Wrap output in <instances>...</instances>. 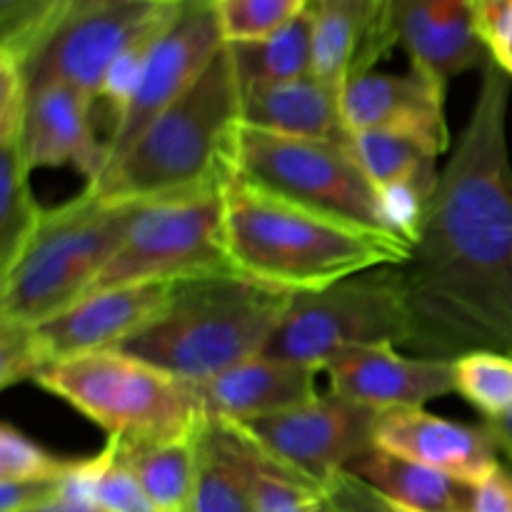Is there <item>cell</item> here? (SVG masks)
I'll use <instances>...</instances> for the list:
<instances>
[{
  "label": "cell",
  "instance_id": "obj_22",
  "mask_svg": "<svg viewBox=\"0 0 512 512\" xmlns=\"http://www.w3.org/2000/svg\"><path fill=\"white\" fill-rule=\"evenodd\" d=\"M195 453L193 512H255V443L240 425L205 415Z\"/></svg>",
  "mask_w": 512,
  "mask_h": 512
},
{
  "label": "cell",
  "instance_id": "obj_28",
  "mask_svg": "<svg viewBox=\"0 0 512 512\" xmlns=\"http://www.w3.org/2000/svg\"><path fill=\"white\" fill-rule=\"evenodd\" d=\"M73 485L108 512H165L145 493L128 465L120 460L118 448L108 440L103 453L90 460H75Z\"/></svg>",
  "mask_w": 512,
  "mask_h": 512
},
{
  "label": "cell",
  "instance_id": "obj_26",
  "mask_svg": "<svg viewBox=\"0 0 512 512\" xmlns=\"http://www.w3.org/2000/svg\"><path fill=\"white\" fill-rule=\"evenodd\" d=\"M353 150L378 190L413 185L433 198L438 188V158L443 150L425 138L403 130H363L353 133Z\"/></svg>",
  "mask_w": 512,
  "mask_h": 512
},
{
  "label": "cell",
  "instance_id": "obj_32",
  "mask_svg": "<svg viewBox=\"0 0 512 512\" xmlns=\"http://www.w3.org/2000/svg\"><path fill=\"white\" fill-rule=\"evenodd\" d=\"M75 460H60L38 443L5 423L0 428V480L58 478L73 468Z\"/></svg>",
  "mask_w": 512,
  "mask_h": 512
},
{
  "label": "cell",
  "instance_id": "obj_7",
  "mask_svg": "<svg viewBox=\"0 0 512 512\" xmlns=\"http://www.w3.org/2000/svg\"><path fill=\"white\" fill-rule=\"evenodd\" d=\"M233 175L250 188L373 233L395 235L383 195L368 178L350 143L285 138L240 125Z\"/></svg>",
  "mask_w": 512,
  "mask_h": 512
},
{
  "label": "cell",
  "instance_id": "obj_44",
  "mask_svg": "<svg viewBox=\"0 0 512 512\" xmlns=\"http://www.w3.org/2000/svg\"><path fill=\"white\" fill-rule=\"evenodd\" d=\"M380 3H383V5H388V8L393 10V0H380Z\"/></svg>",
  "mask_w": 512,
  "mask_h": 512
},
{
  "label": "cell",
  "instance_id": "obj_27",
  "mask_svg": "<svg viewBox=\"0 0 512 512\" xmlns=\"http://www.w3.org/2000/svg\"><path fill=\"white\" fill-rule=\"evenodd\" d=\"M30 173L20 140L0 143V278L13 268L43 223L45 210L33 198Z\"/></svg>",
  "mask_w": 512,
  "mask_h": 512
},
{
  "label": "cell",
  "instance_id": "obj_36",
  "mask_svg": "<svg viewBox=\"0 0 512 512\" xmlns=\"http://www.w3.org/2000/svg\"><path fill=\"white\" fill-rule=\"evenodd\" d=\"M73 468L65 475H58V478L0 480V512H28L58 500L65 493V488H68Z\"/></svg>",
  "mask_w": 512,
  "mask_h": 512
},
{
  "label": "cell",
  "instance_id": "obj_42",
  "mask_svg": "<svg viewBox=\"0 0 512 512\" xmlns=\"http://www.w3.org/2000/svg\"><path fill=\"white\" fill-rule=\"evenodd\" d=\"M485 428L490 430V435H493L495 445H498L500 453L505 455V458H510L512 463V413L508 418L503 420H495V423H485Z\"/></svg>",
  "mask_w": 512,
  "mask_h": 512
},
{
  "label": "cell",
  "instance_id": "obj_39",
  "mask_svg": "<svg viewBox=\"0 0 512 512\" xmlns=\"http://www.w3.org/2000/svg\"><path fill=\"white\" fill-rule=\"evenodd\" d=\"M470 512H512V470L500 465L488 480L475 485Z\"/></svg>",
  "mask_w": 512,
  "mask_h": 512
},
{
  "label": "cell",
  "instance_id": "obj_19",
  "mask_svg": "<svg viewBox=\"0 0 512 512\" xmlns=\"http://www.w3.org/2000/svg\"><path fill=\"white\" fill-rule=\"evenodd\" d=\"M320 370L293 360L255 355L203 383H190L208 418L250 423L258 418L300 408L318 398L315 378Z\"/></svg>",
  "mask_w": 512,
  "mask_h": 512
},
{
  "label": "cell",
  "instance_id": "obj_34",
  "mask_svg": "<svg viewBox=\"0 0 512 512\" xmlns=\"http://www.w3.org/2000/svg\"><path fill=\"white\" fill-rule=\"evenodd\" d=\"M45 368L30 325L0 320V388L35 380Z\"/></svg>",
  "mask_w": 512,
  "mask_h": 512
},
{
  "label": "cell",
  "instance_id": "obj_14",
  "mask_svg": "<svg viewBox=\"0 0 512 512\" xmlns=\"http://www.w3.org/2000/svg\"><path fill=\"white\" fill-rule=\"evenodd\" d=\"M330 393L368 408H423L435 398L455 393L453 360L413 358L403 355L398 345L375 343L353 345L328 360Z\"/></svg>",
  "mask_w": 512,
  "mask_h": 512
},
{
  "label": "cell",
  "instance_id": "obj_16",
  "mask_svg": "<svg viewBox=\"0 0 512 512\" xmlns=\"http://www.w3.org/2000/svg\"><path fill=\"white\" fill-rule=\"evenodd\" d=\"M375 448L428 465L473 488L500 468V450L485 423H453L425 408H395L380 413Z\"/></svg>",
  "mask_w": 512,
  "mask_h": 512
},
{
  "label": "cell",
  "instance_id": "obj_3",
  "mask_svg": "<svg viewBox=\"0 0 512 512\" xmlns=\"http://www.w3.org/2000/svg\"><path fill=\"white\" fill-rule=\"evenodd\" d=\"M240 108L243 90L225 45L193 88L155 118L128 153L85 190L113 205L218 193L233 178Z\"/></svg>",
  "mask_w": 512,
  "mask_h": 512
},
{
  "label": "cell",
  "instance_id": "obj_29",
  "mask_svg": "<svg viewBox=\"0 0 512 512\" xmlns=\"http://www.w3.org/2000/svg\"><path fill=\"white\" fill-rule=\"evenodd\" d=\"M455 393L473 405L485 423L512 413V355L473 350L453 360Z\"/></svg>",
  "mask_w": 512,
  "mask_h": 512
},
{
  "label": "cell",
  "instance_id": "obj_4",
  "mask_svg": "<svg viewBox=\"0 0 512 512\" xmlns=\"http://www.w3.org/2000/svg\"><path fill=\"white\" fill-rule=\"evenodd\" d=\"M288 303V293L235 273L183 280L163 313L115 350L185 383H203L263 353Z\"/></svg>",
  "mask_w": 512,
  "mask_h": 512
},
{
  "label": "cell",
  "instance_id": "obj_15",
  "mask_svg": "<svg viewBox=\"0 0 512 512\" xmlns=\"http://www.w3.org/2000/svg\"><path fill=\"white\" fill-rule=\"evenodd\" d=\"M445 88L448 83L438 75L413 63L403 75L370 70L345 85V123L350 133L380 128L420 135L445 153L450 143Z\"/></svg>",
  "mask_w": 512,
  "mask_h": 512
},
{
  "label": "cell",
  "instance_id": "obj_1",
  "mask_svg": "<svg viewBox=\"0 0 512 512\" xmlns=\"http://www.w3.org/2000/svg\"><path fill=\"white\" fill-rule=\"evenodd\" d=\"M510 80L493 60L483 68L468 125L440 170L410 258L398 265L408 348L420 358L512 355Z\"/></svg>",
  "mask_w": 512,
  "mask_h": 512
},
{
  "label": "cell",
  "instance_id": "obj_38",
  "mask_svg": "<svg viewBox=\"0 0 512 512\" xmlns=\"http://www.w3.org/2000/svg\"><path fill=\"white\" fill-rule=\"evenodd\" d=\"M128 3H155V0H58V3L53 5V10L48 13V18L43 20V25H40L28 58L40 48V45L45 43V40L50 38V35L55 33V30H60L63 25H68L70 20L80 18V15H85V13H93V10H103V8H113V5H128Z\"/></svg>",
  "mask_w": 512,
  "mask_h": 512
},
{
  "label": "cell",
  "instance_id": "obj_8",
  "mask_svg": "<svg viewBox=\"0 0 512 512\" xmlns=\"http://www.w3.org/2000/svg\"><path fill=\"white\" fill-rule=\"evenodd\" d=\"M410 318L398 265L375 268L313 293L290 295L283 320L263 355L310 365L325 363L353 345L393 343L408 348Z\"/></svg>",
  "mask_w": 512,
  "mask_h": 512
},
{
  "label": "cell",
  "instance_id": "obj_9",
  "mask_svg": "<svg viewBox=\"0 0 512 512\" xmlns=\"http://www.w3.org/2000/svg\"><path fill=\"white\" fill-rule=\"evenodd\" d=\"M230 273L235 268L225 248V200L218 190L138 205L123 243L88 295L123 285L183 283Z\"/></svg>",
  "mask_w": 512,
  "mask_h": 512
},
{
  "label": "cell",
  "instance_id": "obj_23",
  "mask_svg": "<svg viewBox=\"0 0 512 512\" xmlns=\"http://www.w3.org/2000/svg\"><path fill=\"white\" fill-rule=\"evenodd\" d=\"M348 473L403 512H470L473 505V485L383 448L368 450Z\"/></svg>",
  "mask_w": 512,
  "mask_h": 512
},
{
  "label": "cell",
  "instance_id": "obj_35",
  "mask_svg": "<svg viewBox=\"0 0 512 512\" xmlns=\"http://www.w3.org/2000/svg\"><path fill=\"white\" fill-rule=\"evenodd\" d=\"M25 108H28V83L18 60L0 53V143L20 140Z\"/></svg>",
  "mask_w": 512,
  "mask_h": 512
},
{
  "label": "cell",
  "instance_id": "obj_10",
  "mask_svg": "<svg viewBox=\"0 0 512 512\" xmlns=\"http://www.w3.org/2000/svg\"><path fill=\"white\" fill-rule=\"evenodd\" d=\"M180 8L183 0H155L113 5L70 20L20 63L28 90L65 83L98 100L110 68L130 48L158 38Z\"/></svg>",
  "mask_w": 512,
  "mask_h": 512
},
{
  "label": "cell",
  "instance_id": "obj_18",
  "mask_svg": "<svg viewBox=\"0 0 512 512\" xmlns=\"http://www.w3.org/2000/svg\"><path fill=\"white\" fill-rule=\"evenodd\" d=\"M393 25L410 63L443 83L490 63L478 0H393Z\"/></svg>",
  "mask_w": 512,
  "mask_h": 512
},
{
  "label": "cell",
  "instance_id": "obj_2",
  "mask_svg": "<svg viewBox=\"0 0 512 512\" xmlns=\"http://www.w3.org/2000/svg\"><path fill=\"white\" fill-rule=\"evenodd\" d=\"M225 248L240 278L278 293H313L353 275L403 265L395 235L338 223L233 178L223 188Z\"/></svg>",
  "mask_w": 512,
  "mask_h": 512
},
{
  "label": "cell",
  "instance_id": "obj_40",
  "mask_svg": "<svg viewBox=\"0 0 512 512\" xmlns=\"http://www.w3.org/2000/svg\"><path fill=\"white\" fill-rule=\"evenodd\" d=\"M485 45L490 50V60L512 78V0L500 8V13L485 28Z\"/></svg>",
  "mask_w": 512,
  "mask_h": 512
},
{
  "label": "cell",
  "instance_id": "obj_31",
  "mask_svg": "<svg viewBox=\"0 0 512 512\" xmlns=\"http://www.w3.org/2000/svg\"><path fill=\"white\" fill-rule=\"evenodd\" d=\"M308 0H215L225 43H250L273 35L300 15Z\"/></svg>",
  "mask_w": 512,
  "mask_h": 512
},
{
  "label": "cell",
  "instance_id": "obj_17",
  "mask_svg": "<svg viewBox=\"0 0 512 512\" xmlns=\"http://www.w3.org/2000/svg\"><path fill=\"white\" fill-rule=\"evenodd\" d=\"M95 100L73 85L48 83L28 90L20 148L28 168H60L70 165L85 175L88 185L103 175L108 145L98 143L93 133Z\"/></svg>",
  "mask_w": 512,
  "mask_h": 512
},
{
  "label": "cell",
  "instance_id": "obj_6",
  "mask_svg": "<svg viewBox=\"0 0 512 512\" xmlns=\"http://www.w3.org/2000/svg\"><path fill=\"white\" fill-rule=\"evenodd\" d=\"M33 383L123 443L193 435L205 418L193 385L120 350L55 360Z\"/></svg>",
  "mask_w": 512,
  "mask_h": 512
},
{
  "label": "cell",
  "instance_id": "obj_41",
  "mask_svg": "<svg viewBox=\"0 0 512 512\" xmlns=\"http://www.w3.org/2000/svg\"><path fill=\"white\" fill-rule=\"evenodd\" d=\"M28 512H108V510L100 508V505L95 503V500H90L83 490L75 488L73 480H68V488H65V493L60 495L58 500H53V503H45V505H40V508L28 510Z\"/></svg>",
  "mask_w": 512,
  "mask_h": 512
},
{
  "label": "cell",
  "instance_id": "obj_24",
  "mask_svg": "<svg viewBox=\"0 0 512 512\" xmlns=\"http://www.w3.org/2000/svg\"><path fill=\"white\" fill-rule=\"evenodd\" d=\"M240 90L250 93L313 73V15L308 5L273 35L250 43H225Z\"/></svg>",
  "mask_w": 512,
  "mask_h": 512
},
{
  "label": "cell",
  "instance_id": "obj_33",
  "mask_svg": "<svg viewBox=\"0 0 512 512\" xmlns=\"http://www.w3.org/2000/svg\"><path fill=\"white\" fill-rule=\"evenodd\" d=\"M55 3L58 0H0V53L23 63Z\"/></svg>",
  "mask_w": 512,
  "mask_h": 512
},
{
  "label": "cell",
  "instance_id": "obj_13",
  "mask_svg": "<svg viewBox=\"0 0 512 512\" xmlns=\"http://www.w3.org/2000/svg\"><path fill=\"white\" fill-rule=\"evenodd\" d=\"M178 283L123 285L90 293L45 323L33 325V338L45 365L73 355L115 350L153 323L173 298Z\"/></svg>",
  "mask_w": 512,
  "mask_h": 512
},
{
  "label": "cell",
  "instance_id": "obj_25",
  "mask_svg": "<svg viewBox=\"0 0 512 512\" xmlns=\"http://www.w3.org/2000/svg\"><path fill=\"white\" fill-rule=\"evenodd\" d=\"M195 433L170 440H143V443L108 440H113L120 460L128 465L130 473L138 478L160 510L193 512L195 470H198Z\"/></svg>",
  "mask_w": 512,
  "mask_h": 512
},
{
  "label": "cell",
  "instance_id": "obj_20",
  "mask_svg": "<svg viewBox=\"0 0 512 512\" xmlns=\"http://www.w3.org/2000/svg\"><path fill=\"white\" fill-rule=\"evenodd\" d=\"M313 15V73L345 85L370 73L398 45L393 10L380 0H308Z\"/></svg>",
  "mask_w": 512,
  "mask_h": 512
},
{
  "label": "cell",
  "instance_id": "obj_43",
  "mask_svg": "<svg viewBox=\"0 0 512 512\" xmlns=\"http://www.w3.org/2000/svg\"><path fill=\"white\" fill-rule=\"evenodd\" d=\"M508 3V0H478V20H480V33L485 40V28L490 25V20L500 13V8Z\"/></svg>",
  "mask_w": 512,
  "mask_h": 512
},
{
  "label": "cell",
  "instance_id": "obj_5",
  "mask_svg": "<svg viewBox=\"0 0 512 512\" xmlns=\"http://www.w3.org/2000/svg\"><path fill=\"white\" fill-rule=\"evenodd\" d=\"M138 205L103 203L83 190L45 210L38 233L0 278V320L40 325L78 303L128 233Z\"/></svg>",
  "mask_w": 512,
  "mask_h": 512
},
{
  "label": "cell",
  "instance_id": "obj_37",
  "mask_svg": "<svg viewBox=\"0 0 512 512\" xmlns=\"http://www.w3.org/2000/svg\"><path fill=\"white\" fill-rule=\"evenodd\" d=\"M333 495L338 512H403L395 505H390L383 495L375 493L370 485L358 480L355 475L343 473L333 485L328 488Z\"/></svg>",
  "mask_w": 512,
  "mask_h": 512
},
{
  "label": "cell",
  "instance_id": "obj_45",
  "mask_svg": "<svg viewBox=\"0 0 512 512\" xmlns=\"http://www.w3.org/2000/svg\"><path fill=\"white\" fill-rule=\"evenodd\" d=\"M213 3H215V0H213Z\"/></svg>",
  "mask_w": 512,
  "mask_h": 512
},
{
  "label": "cell",
  "instance_id": "obj_21",
  "mask_svg": "<svg viewBox=\"0 0 512 512\" xmlns=\"http://www.w3.org/2000/svg\"><path fill=\"white\" fill-rule=\"evenodd\" d=\"M343 90L315 73L290 83L250 90L243 93L240 125L285 138L350 143L353 133L345 123Z\"/></svg>",
  "mask_w": 512,
  "mask_h": 512
},
{
  "label": "cell",
  "instance_id": "obj_11",
  "mask_svg": "<svg viewBox=\"0 0 512 512\" xmlns=\"http://www.w3.org/2000/svg\"><path fill=\"white\" fill-rule=\"evenodd\" d=\"M378 418L380 410L330 393L300 408L240 423V428L270 460L328 490L375 448Z\"/></svg>",
  "mask_w": 512,
  "mask_h": 512
},
{
  "label": "cell",
  "instance_id": "obj_30",
  "mask_svg": "<svg viewBox=\"0 0 512 512\" xmlns=\"http://www.w3.org/2000/svg\"><path fill=\"white\" fill-rule=\"evenodd\" d=\"M253 490L255 512H338V505L328 490L285 470L258 445H255Z\"/></svg>",
  "mask_w": 512,
  "mask_h": 512
},
{
  "label": "cell",
  "instance_id": "obj_12",
  "mask_svg": "<svg viewBox=\"0 0 512 512\" xmlns=\"http://www.w3.org/2000/svg\"><path fill=\"white\" fill-rule=\"evenodd\" d=\"M223 48L225 40L213 0H183L178 18L150 45L133 98L113 123L103 175L128 153L155 118L193 88Z\"/></svg>",
  "mask_w": 512,
  "mask_h": 512
}]
</instances>
